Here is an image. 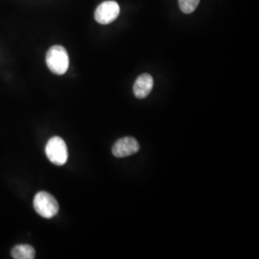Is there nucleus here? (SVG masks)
<instances>
[{
	"label": "nucleus",
	"mask_w": 259,
	"mask_h": 259,
	"mask_svg": "<svg viewBox=\"0 0 259 259\" xmlns=\"http://www.w3.org/2000/svg\"><path fill=\"white\" fill-rule=\"evenodd\" d=\"M47 65L54 74H65L69 67V57L64 47L54 46L47 51Z\"/></svg>",
	"instance_id": "obj_1"
},
{
	"label": "nucleus",
	"mask_w": 259,
	"mask_h": 259,
	"mask_svg": "<svg viewBox=\"0 0 259 259\" xmlns=\"http://www.w3.org/2000/svg\"><path fill=\"white\" fill-rule=\"evenodd\" d=\"M34 208L38 215L50 219L59 212V204L55 198L46 191H40L34 198Z\"/></svg>",
	"instance_id": "obj_2"
},
{
	"label": "nucleus",
	"mask_w": 259,
	"mask_h": 259,
	"mask_svg": "<svg viewBox=\"0 0 259 259\" xmlns=\"http://www.w3.org/2000/svg\"><path fill=\"white\" fill-rule=\"evenodd\" d=\"M48 159L56 165H64L68 158V151L65 140L60 137L49 139L46 146Z\"/></svg>",
	"instance_id": "obj_3"
},
{
	"label": "nucleus",
	"mask_w": 259,
	"mask_h": 259,
	"mask_svg": "<svg viewBox=\"0 0 259 259\" xmlns=\"http://www.w3.org/2000/svg\"><path fill=\"white\" fill-rule=\"evenodd\" d=\"M120 8L117 2L108 0L102 2L94 13L95 20L100 24H110L118 18Z\"/></svg>",
	"instance_id": "obj_4"
},
{
	"label": "nucleus",
	"mask_w": 259,
	"mask_h": 259,
	"mask_svg": "<svg viewBox=\"0 0 259 259\" xmlns=\"http://www.w3.org/2000/svg\"><path fill=\"white\" fill-rule=\"evenodd\" d=\"M139 148V143L137 139L126 137L117 140L114 143L112 147V154L115 157H129L138 153Z\"/></svg>",
	"instance_id": "obj_5"
},
{
	"label": "nucleus",
	"mask_w": 259,
	"mask_h": 259,
	"mask_svg": "<svg viewBox=\"0 0 259 259\" xmlns=\"http://www.w3.org/2000/svg\"><path fill=\"white\" fill-rule=\"evenodd\" d=\"M154 87V79L148 73L140 75L134 84V93L136 97L143 99L147 97Z\"/></svg>",
	"instance_id": "obj_6"
},
{
	"label": "nucleus",
	"mask_w": 259,
	"mask_h": 259,
	"mask_svg": "<svg viewBox=\"0 0 259 259\" xmlns=\"http://www.w3.org/2000/svg\"><path fill=\"white\" fill-rule=\"evenodd\" d=\"M12 257L15 259H34L36 256L35 249L27 245V244H21L13 248L11 251Z\"/></svg>",
	"instance_id": "obj_7"
},
{
	"label": "nucleus",
	"mask_w": 259,
	"mask_h": 259,
	"mask_svg": "<svg viewBox=\"0 0 259 259\" xmlns=\"http://www.w3.org/2000/svg\"><path fill=\"white\" fill-rule=\"evenodd\" d=\"M200 3V0H179V5L183 13L191 14Z\"/></svg>",
	"instance_id": "obj_8"
}]
</instances>
